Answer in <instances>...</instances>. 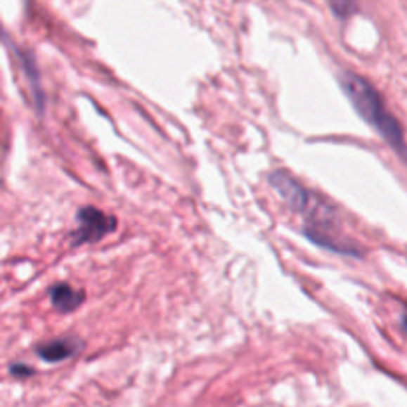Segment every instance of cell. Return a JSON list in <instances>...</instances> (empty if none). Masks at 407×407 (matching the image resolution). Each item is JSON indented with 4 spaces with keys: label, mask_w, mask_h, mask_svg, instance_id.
Returning a JSON list of instances; mask_svg holds the SVG:
<instances>
[{
    "label": "cell",
    "mask_w": 407,
    "mask_h": 407,
    "mask_svg": "<svg viewBox=\"0 0 407 407\" xmlns=\"http://www.w3.org/2000/svg\"><path fill=\"white\" fill-rule=\"evenodd\" d=\"M340 86L346 91L348 100L356 108V112L362 115L373 129L380 131V136L387 141L389 148L397 151L399 157H406V141H403V129L392 113L385 110L384 100L373 88L372 84L354 72L340 74Z\"/></svg>",
    "instance_id": "obj_1"
},
{
    "label": "cell",
    "mask_w": 407,
    "mask_h": 407,
    "mask_svg": "<svg viewBox=\"0 0 407 407\" xmlns=\"http://www.w3.org/2000/svg\"><path fill=\"white\" fill-rule=\"evenodd\" d=\"M79 226L76 233H72V243L74 245H84V243H98L100 238L110 235L115 231L117 221L115 217L105 215L103 211L96 207H84L78 213Z\"/></svg>",
    "instance_id": "obj_2"
},
{
    "label": "cell",
    "mask_w": 407,
    "mask_h": 407,
    "mask_svg": "<svg viewBox=\"0 0 407 407\" xmlns=\"http://www.w3.org/2000/svg\"><path fill=\"white\" fill-rule=\"evenodd\" d=\"M271 185L284 203L290 205L298 213L304 211V207L312 197V193L306 191L304 187L296 181L295 177H290L286 171H274L271 175Z\"/></svg>",
    "instance_id": "obj_3"
},
{
    "label": "cell",
    "mask_w": 407,
    "mask_h": 407,
    "mask_svg": "<svg viewBox=\"0 0 407 407\" xmlns=\"http://www.w3.org/2000/svg\"><path fill=\"white\" fill-rule=\"evenodd\" d=\"M78 342L74 338H60L52 340L48 344H42L36 348V354L48 363H58L68 360L70 356H74L76 350H78Z\"/></svg>",
    "instance_id": "obj_4"
},
{
    "label": "cell",
    "mask_w": 407,
    "mask_h": 407,
    "mask_svg": "<svg viewBox=\"0 0 407 407\" xmlns=\"http://www.w3.org/2000/svg\"><path fill=\"white\" fill-rule=\"evenodd\" d=\"M50 298H52V304L58 312L62 314H68L72 310H76L82 300H84V292L82 290H74L68 284H56L52 290H50Z\"/></svg>",
    "instance_id": "obj_5"
},
{
    "label": "cell",
    "mask_w": 407,
    "mask_h": 407,
    "mask_svg": "<svg viewBox=\"0 0 407 407\" xmlns=\"http://www.w3.org/2000/svg\"><path fill=\"white\" fill-rule=\"evenodd\" d=\"M328 4L338 18H348L356 11V0H328Z\"/></svg>",
    "instance_id": "obj_6"
},
{
    "label": "cell",
    "mask_w": 407,
    "mask_h": 407,
    "mask_svg": "<svg viewBox=\"0 0 407 407\" xmlns=\"http://www.w3.org/2000/svg\"><path fill=\"white\" fill-rule=\"evenodd\" d=\"M11 372L14 373V375H30L32 370H30V368H26V366H12Z\"/></svg>",
    "instance_id": "obj_7"
}]
</instances>
